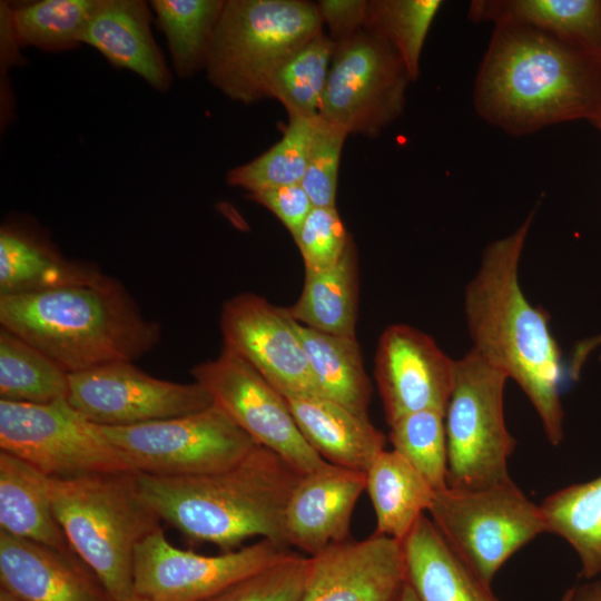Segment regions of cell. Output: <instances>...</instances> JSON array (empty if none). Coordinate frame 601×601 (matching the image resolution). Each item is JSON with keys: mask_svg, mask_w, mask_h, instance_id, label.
Instances as JSON below:
<instances>
[{"mask_svg": "<svg viewBox=\"0 0 601 601\" xmlns=\"http://www.w3.org/2000/svg\"><path fill=\"white\" fill-rule=\"evenodd\" d=\"M347 134L316 117L300 185L314 207H336L337 177Z\"/></svg>", "mask_w": 601, "mask_h": 601, "instance_id": "cell-38", "label": "cell"}, {"mask_svg": "<svg viewBox=\"0 0 601 601\" xmlns=\"http://www.w3.org/2000/svg\"><path fill=\"white\" fill-rule=\"evenodd\" d=\"M294 323L323 395L368 416L372 386L356 337L323 333L295 319Z\"/></svg>", "mask_w": 601, "mask_h": 601, "instance_id": "cell-28", "label": "cell"}, {"mask_svg": "<svg viewBox=\"0 0 601 601\" xmlns=\"http://www.w3.org/2000/svg\"><path fill=\"white\" fill-rule=\"evenodd\" d=\"M0 324L68 374L134 362L160 339L159 324L107 275L86 285L0 296Z\"/></svg>", "mask_w": 601, "mask_h": 601, "instance_id": "cell-4", "label": "cell"}, {"mask_svg": "<svg viewBox=\"0 0 601 601\" xmlns=\"http://www.w3.org/2000/svg\"><path fill=\"white\" fill-rule=\"evenodd\" d=\"M402 545L406 583L418 601H500L428 515L420 518Z\"/></svg>", "mask_w": 601, "mask_h": 601, "instance_id": "cell-23", "label": "cell"}, {"mask_svg": "<svg viewBox=\"0 0 601 601\" xmlns=\"http://www.w3.org/2000/svg\"><path fill=\"white\" fill-rule=\"evenodd\" d=\"M473 92L477 115L513 136L577 119L601 128V58L531 27L494 24Z\"/></svg>", "mask_w": 601, "mask_h": 601, "instance_id": "cell-1", "label": "cell"}, {"mask_svg": "<svg viewBox=\"0 0 601 601\" xmlns=\"http://www.w3.org/2000/svg\"><path fill=\"white\" fill-rule=\"evenodd\" d=\"M150 4L142 0H99L82 37L116 68L130 70L166 92L173 77L151 31Z\"/></svg>", "mask_w": 601, "mask_h": 601, "instance_id": "cell-20", "label": "cell"}, {"mask_svg": "<svg viewBox=\"0 0 601 601\" xmlns=\"http://www.w3.org/2000/svg\"><path fill=\"white\" fill-rule=\"evenodd\" d=\"M100 427L134 472L161 477L216 473L239 463L257 446L215 404L177 417Z\"/></svg>", "mask_w": 601, "mask_h": 601, "instance_id": "cell-9", "label": "cell"}, {"mask_svg": "<svg viewBox=\"0 0 601 601\" xmlns=\"http://www.w3.org/2000/svg\"><path fill=\"white\" fill-rule=\"evenodd\" d=\"M314 119L292 116L282 138L253 160L227 173V183L249 194L300 184L304 176Z\"/></svg>", "mask_w": 601, "mask_h": 601, "instance_id": "cell-34", "label": "cell"}, {"mask_svg": "<svg viewBox=\"0 0 601 601\" xmlns=\"http://www.w3.org/2000/svg\"><path fill=\"white\" fill-rule=\"evenodd\" d=\"M451 359L427 334L395 324L382 333L375 356V380L388 425L420 411L444 412L454 382Z\"/></svg>", "mask_w": 601, "mask_h": 601, "instance_id": "cell-16", "label": "cell"}, {"mask_svg": "<svg viewBox=\"0 0 601 601\" xmlns=\"http://www.w3.org/2000/svg\"><path fill=\"white\" fill-rule=\"evenodd\" d=\"M290 552L287 545L260 539L242 549L204 555L174 546L160 526L136 548L135 595L149 601H205Z\"/></svg>", "mask_w": 601, "mask_h": 601, "instance_id": "cell-13", "label": "cell"}, {"mask_svg": "<svg viewBox=\"0 0 601 601\" xmlns=\"http://www.w3.org/2000/svg\"><path fill=\"white\" fill-rule=\"evenodd\" d=\"M351 239L336 207H314L294 240L308 273L334 266Z\"/></svg>", "mask_w": 601, "mask_h": 601, "instance_id": "cell-39", "label": "cell"}, {"mask_svg": "<svg viewBox=\"0 0 601 601\" xmlns=\"http://www.w3.org/2000/svg\"><path fill=\"white\" fill-rule=\"evenodd\" d=\"M595 345H601V336H598L588 341L584 344V348L587 349V352H590L593 347H595Z\"/></svg>", "mask_w": 601, "mask_h": 601, "instance_id": "cell-45", "label": "cell"}, {"mask_svg": "<svg viewBox=\"0 0 601 601\" xmlns=\"http://www.w3.org/2000/svg\"><path fill=\"white\" fill-rule=\"evenodd\" d=\"M129 601H149V600L144 599V598H140V597H136V595H135V597H134L131 600H129Z\"/></svg>", "mask_w": 601, "mask_h": 601, "instance_id": "cell-47", "label": "cell"}, {"mask_svg": "<svg viewBox=\"0 0 601 601\" xmlns=\"http://www.w3.org/2000/svg\"><path fill=\"white\" fill-rule=\"evenodd\" d=\"M545 530L566 541L581 562V575L601 574V475L555 491L540 504Z\"/></svg>", "mask_w": 601, "mask_h": 601, "instance_id": "cell-29", "label": "cell"}, {"mask_svg": "<svg viewBox=\"0 0 601 601\" xmlns=\"http://www.w3.org/2000/svg\"><path fill=\"white\" fill-rule=\"evenodd\" d=\"M410 81L397 52L363 29L336 45L319 117L347 135L376 137L403 112Z\"/></svg>", "mask_w": 601, "mask_h": 601, "instance_id": "cell-11", "label": "cell"}, {"mask_svg": "<svg viewBox=\"0 0 601 601\" xmlns=\"http://www.w3.org/2000/svg\"><path fill=\"white\" fill-rule=\"evenodd\" d=\"M400 601H418V599L416 598L412 589L407 585V583L402 593Z\"/></svg>", "mask_w": 601, "mask_h": 601, "instance_id": "cell-43", "label": "cell"}, {"mask_svg": "<svg viewBox=\"0 0 601 601\" xmlns=\"http://www.w3.org/2000/svg\"><path fill=\"white\" fill-rule=\"evenodd\" d=\"M365 486L366 473L331 463L303 474L286 508L288 546L314 556L348 540L352 515Z\"/></svg>", "mask_w": 601, "mask_h": 601, "instance_id": "cell-18", "label": "cell"}, {"mask_svg": "<svg viewBox=\"0 0 601 601\" xmlns=\"http://www.w3.org/2000/svg\"><path fill=\"white\" fill-rule=\"evenodd\" d=\"M316 6L336 45L364 29L367 0H319Z\"/></svg>", "mask_w": 601, "mask_h": 601, "instance_id": "cell-41", "label": "cell"}, {"mask_svg": "<svg viewBox=\"0 0 601 601\" xmlns=\"http://www.w3.org/2000/svg\"><path fill=\"white\" fill-rule=\"evenodd\" d=\"M311 446L328 463L366 473L386 437L370 421L323 396L282 394Z\"/></svg>", "mask_w": 601, "mask_h": 601, "instance_id": "cell-21", "label": "cell"}, {"mask_svg": "<svg viewBox=\"0 0 601 601\" xmlns=\"http://www.w3.org/2000/svg\"><path fill=\"white\" fill-rule=\"evenodd\" d=\"M309 556L290 552L205 601H300Z\"/></svg>", "mask_w": 601, "mask_h": 601, "instance_id": "cell-37", "label": "cell"}, {"mask_svg": "<svg viewBox=\"0 0 601 601\" xmlns=\"http://www.w3.org/2000/svg\"><path fill=\"white\" fill-rule=\"evenodd\" d=\"M95 265L63 257L40 230L17 221L0 228V296L95 283Z\"/></svg>", "mask_w": 601, "mask_h": 601, "instance_id": "cell-22", "label": "cell"}, {"mask_svg": "<svg viewBox=\"0 0 601 601\" xmlns=\"http://www.w3.org/2000/svg\"><path fill=\"white\" fill-rule=\"evenodd\" d=\"M393 450L404 456L439 491L447 486L445 413L425 410L390 424Z\"/></svg>", "mask_w": 601, "mask_h": 601, "instance_id": "cell-36", "label": "cell"}, {"mask_svg": "<svg viewBox=\"0 0 601 601\" xmlns=\"http://www.w3.org/2000/svg\"><path fill=\"white\" fill-rule=\"evenodd\" d=\"M302 475L257 445L239 463L216 473L161 477L136 472V481L160 521L193 543L229 552L256 536L288 546L286 508Z\"/></svg>", "mask_w": 601, "mask_h": 601, "instance_id": "cell-3", "label": "cell"}, {"mask_svg": "<svg viewBox=\"0 0 601 601\" xmlns=\"http://www.w3.org/2000/svg\"><path fill=\"white\" fill-rule=\"evenodd\" d=\"M0 601H24V600L0 588Z\"/></svg>", "mask_w": 601, "mask_h": 601, "instance_id": "cell-44", "label": "cell"}, {"mask_svg": "<svg viewBox=\"0 0 601 601\" xmlns=\"http://www.w3.org/2000/svg\"><path fill=\"white\" fill-rule=\"evenodd\" d=\"M53 513L75 554L115 601H129L138 544L160 528L141 496L136 472L49 477Z\"/></svg>", "mask_w": 601, "mask_h": 601, "instance_id": "cell-5", "label": "cell"}, {"mask_svg": "<svg viewBox=\"0 0 601 601\" xmlns=\"http://www.w3.org/2000/svg\"><path fill=\"white\" fill-rule=\"evenodd\" d=\"M0 588L24 601H115L73 553L0 531Z\"/></svg>", "mask_w": 601, "mask_h": 601, "instance_id": "cell-19", "label": "cell"}, {"mask_svg": "<svg viewBox=\"0 0 601 601\" xmlns=\"http://www.w3.org/2000/svg\"><path fill=\"white\" fill-rule=\"evenodd\" d=\"M225 0H152L150 8L166 38L174 70L189 78L205 69Z\"/></svg>", "mask_w": 601, "mask_h": 601, "instance_id": "cell-30", "label": "cell"}, {"mask_svg": "<svg viewBox=\"0 0 601 601\" xmlns=\"http://www.w3.org/2000/svg\"><path fill=\"white\" fill-rule=\"evenodd\" d=\"M335 48L336 43L322 31L276 71L269 98L278 100L288 117L319 116Z\"/></svg>", "mask_w": 601, "mask_h": 601, "instance_id": "cell-33", "label": "cell"}, {"mask_svg": "<svg viewBox=\"0 0 601 601\" xmlns=\"http://www.w3.org/2000/svg\"><path fill=\"white\" fill-rule=\"evenodd\" d=\"M573 591H574V588L568 589L562 595V598L560 599V601H572Z\"/></svg>", "mask_w": 601, "mask_h": 601, "instance_id": "cell-46", "label": "cell"}, {"mask_svg": "<svg viewBox=\"0 0 601 601\" xmlns=\"http://www.w3.org/2000/svg\"><path fill=\"white\" fill-rule=\"evenodd\" d=\"M69 374L45 353L0 328V397L3 401L49 404L67 400Z\"/></svg>", "mask_w": 601, "mask_h": 601, "instance_id": "cell-31", "label": "cell"}, {"mask_svg": "<svg viewBox=\"0 0 601 601\" xmlns=\"http://www.w3.org/2000/svg\"><path fill=\"white\" fill-rule=\"evenodd\" d=\"M441 0L367 1L364 29L386 41L404 62L408 76H420V59Z\"/></svg>", "mask_w": 601, "mask_h": 601, "instance_id": "cell-35", "label": "cell"}, {"mask_svg": "<svg viewBox=\"0 0 601 601\" xmlns=\"http://www.w3.org/2000/svg\"><path fill=\"white\" fill-rule=\"evenodd\" d=\"M534 211L511 235L484 249L480 268L464 296L467 329L485 362L515 381L525 393L552 445L564 436L561 403V351L549 315L525 297L519 265Z\"/></svg>", "mask_w": 601, "mask_h": 601, "instance_id": "cell-2", "label": "cell"}, {"mask_svg": "<svg viewBox=\"0 0 601 601\" xmlns=\"http://www.w3.org/2000/svg\"><path fill=\"white\" fill-rule=\"evenodd\" d=\"M427 514L451 548L490 585L514 553L546 533L540 505L512 480L483 489L435 491Z\"/></svg>", "mask_w": 601, "mask_h": 601, "instance_id": "cell-8", "label": "cell"}, {"mask_svg": "<svg viewBox=\"0 0 601 601\" xmlns=\"http://www.w3.org/2000/svg\"><path fill=\"white\" fill-rule=\"evenodd\" d=\"M572 601H601V580L575 587Z\"/></svg>", "mask_w": 601, "mask_h": 601, "instance_id": "cell-42", "label": "cell"}, {"mask_svg": "<svg viewBox=\"0 0 601 601\" xmlns=\"http://www.w3.org/2000/svg\"><path fill=\"white\" fill-rule=\"evenodd\" d=\"M68 403L100 426H130L177 417L214 404L197 382L154 377L132 362H116L69 374Z\"/></svg>", "mask_w": 601, "mask_h": 601, "instance_id": "cell-14", "label": "cell"}, {"mask_svg": "<svg viewBox=\"0 0 601 601\" xmlns=\"http://www.w3.org/2000/svg\"><path fill=\"white\" fill-rule=\"evenodd\" d=\"M99 0H39L9 6L21 47L61 52L82 45L85 30Z\"/></svg>", "mask_w": 601, "mask_h": 601, "instance_id": "cell-32", "label": "cell"}, {"mask_svg": "<svg viewBox=\"0 0 601 601\" xmlns=\"http://www.w3.org/2000/svg\"><path fill=\"white\" fill-rule=\"evenodd\" d=\"M323 31L314 2L305 0H225L211 38L206 75L234 101L269 98L276 71Z\"/></svg>", "mask_w": 601, "mask_h": 601, "instance_id": "cell-6", "label": "cell"}, {"mask_svg": "<svg viewBox=\"0 0 601 601\" xmlns=\"http://www.w3.org/2000/svg\"><path fill=\"white\" fill-rule=\"evenodd\" d=\"M191 375L257 445L279 455L298 473L328 463L306 441L282 393L231 349L223 346L216 358L194 366Z\"/></svg>", "mask_w": 601, "mask_h": 601, "instance_id": "cell-12", "label": "cell"}, {"mask_svg": "<svg viewBox=\"0 0 601 601\" xmlns=\"http://www.w3.org/2000/svg\"><path fill=\"white\" fill-rule=\"evenodd\" d=\"M365 491L375 512V533L400 542L427 513L435 492L395 450H384L373 461L366 471Z\"/></svg>", "mask_w": 601, "mask_h": 601, "instance_id": "cell-26", "label": "cell"}, {"mask_svg": "<svg viewBox=\"0 0 601 601\" xmlns=\"http://www.w3.org/2000/svg\"><path fill=\"white\" fill-rule=\"evenodd\" d=\"M48 481L32 465L0 451V531L73 552L53 513Z\"/></svg>", "mask_w": 601, "mask_h": 601, "instance_id": "cell-24", "label": "cell"}, {"mask_svg": "<svg viewBox=\"0 0 601 601\" xmlns=\"http://www.w3.org/2000/svg\"><path fill=\"white\" fill-rule=\"evenodd\" d=\"M506 380L472 348L455 359L445 411L449 487L474 490L512 480L508 462L516 441L504 418Z\"/></svg>", "mask_w": 601, "mask_h": 601, "instance_id": "cell-7", "label": "cell"}, {"mask_svg": "<svg viewBox=\"0 0 601 601\" xmlns=\"http://www.w3.org/2000/svg\"><path fill=\"white\" fill-rule=\"evenodd\" d=\"M467 13L474 22L531 27L601 58L599 0H474Z\"/></svg>", "mask_w": 601, "mask_h": 601, "instance_id": "cell-25", "label": "cell"}, {"mask_svg": "<svg viewBox=\"0 0 601 601\" xmlns=\"http://www.w3.org/2000/svg\"><path fill=\"white\" fill-rule=\"evenodd\" d=\"M248 198L269 209L295 239L314 206L300 184L248 194Z\"/></svg>", "mask_w": 601, "mask_h": 601, "instance_id": "cell-40", "label": "cell"}, {"mask_svg": "<svg viewBox=\"0 0 601 601\" xmlns=\"http://www.w3.org/2000/svg\"><path fill=\"white\" fill-rule=\"evenodd\" d=\"M300 601H400L406 587L402 542L374 533L309 556Z\"/></svg>", "mask_w": 601, "mask_h": 601, "instance_id": "cell-17", "label": "cell"}, {"mask_svg": "<svg viewBox=\"0 0 601 601\" xmlns=\"http://www.w3.org/2000/svg\"><path fill=\"white\" fill-rule=\"evenodd\" d=\"M357 252L352 239L342 258L321 272L305 273L298 299L286 311L297 323L313 329L355 337L357 317Z\"/></svg>", "mask_w": 601, "mask_h": 601, "instance_id": "cell-27", "label": "cell"}, {"mask_svg": "<svg viewBox=\"0 0 601 601\" xmlns=\"http://www.w3.org/2000/svg\"><path fill=\"white\" fill-rule=\"evenodd\" d=\"M220 329L224 346L282 394L325 397L286 308L256 294L243 293L223 305Z\"/></svg>", "mask_w": 601, "mask_h": 601, "instance_id": "cell-15", "label": "cell"}, {"mask_svg": "<svg viewBox=\"0 0 601 601\" xmlns=\"http://www.w3.org/2000/svg\"><path fill=\"white\" fill-rule=\"evenodd\" d=\"M0 449L48 477L134 472L101 427L67 400L49 404L0 400Z\"/></svg>", "mask_w": 601, "mask_h": 601, "instance_id": "cell-10", "label": "cell"}]
</instances>
